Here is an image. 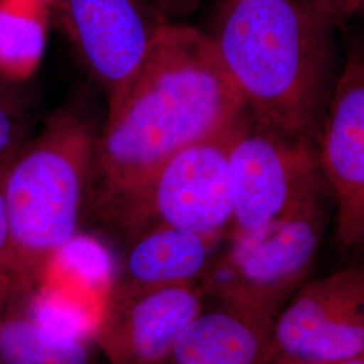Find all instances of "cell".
I'll return each mask as SVG.
<instances>
[{
    "label": "cell",
    "instance_id": "cell-6",
    "mask_svg": "<svg viewBox=\"0 0 364 364\" xmlns=\"http://www.w3.org/2000/svg\"><path fill=\"white\" fill-rule=\"evenodd\" d=\"M228 165L234 203L230 236L324 201L328 188L317 144L274 130L247 108L231 131Z\"/></svg>",
    "mask_w": 364,
    "mask_h": 364
},
{
    "label": "cell",
    "instance_id": "cell-7",
    "mask_svg": "<svg viewBox=\"0 0 364 364\" xmlns=\"http://www.w3.org/2000/svg\"><path fill=\"white\" fill-rule=\"evenodd\" d=\"M360 353H364V257L299 287L275 318L272 359L333 362Z\"/></svg>",
    "mask_w": 364,
    "mask_h": 364
},
{
    "label": "cell",
    "instance_id": "cell-1",
    "mask_svg": "<svg viewBox=\"0 0 364 364\" xmlns=\"http://www.w3.org/2000/svg\"><path fill=\"white\" fill-rule=\"evenodd\" d=\"M246 108L210 36L166 23L142 65L109 97L95 149L96 204L134 191L183 147L230 130Z\"/></svg>",
    "mask_w": 364,
    "mask_h": 364
},
{
    "label": "cell",
    "instance_id": "cell-8",
    "mask_svg": "<svg viewBox=\"0 0 364 364\" xmlns=\"http://www.w3.org/2000/svg\"><path fill=\"white\" fill-rule=\"evenodd\" d=\"M336 204L335 245L346 259L364 254V49L350 53L336 78L317 144Z\"/></svg>",
    "mask_w": 364,
    "mask_h": 364
},
{
    "label": "cell",
    "instance_id": "cell-13",
    "mask_svg": "<svg viewBox=\"0 0 364 364\" xmlns=\"http://www.w3.org/2000/svg\"><path fill=\"white\" fill-rule=\"evenodd\" d=\"M31 291L0 309V364H91L90 340L57 336L36 321L27 306Z\"/></svg>",
    "mask_w": 364,
    "mask_h": 364
},
{
    "label": "cell",
    "instance_id": "cell-18",
    "mask_svg": "<svg viewBox=\"0 0 364 364\" xmlns=\"http://www.w3.org/2000/svg\"><path fill=\"white\" fill-rule=\"evenodd\" d=\"M269 364H364V353L352 356L348 359L333 360V362H299V360H291L285 358H273Z\"/></svg>",
    "mask_w": 364,
    "mask_h": 364
},
{
    "label": "cell",
    "instance_id": "cell-15",
    "mask_svg": "<svg viewBox=\"0 0 364 364\" xmlns=\"http://www.w3.org/2000/svg\"><path fill=\"white\" fill-rule=\"evenodd\" d=\"M9 165L0 168V309L19 289L14 282L10 273L7 272L6 263H4V255H6L7 243H9V227H7L6 201H4V178H6V171Z\"/></svg>",
    "mask_w": 364,
    "mask_h": 364
},
{
    "label": "cell",
    "instance_id": "cell-11",
    "mask_svg": "<svg viewBox=\"0 0 364 364\" xmlns=\"http://www.w3.org/2000/svg\"><path fill=\"white\" fill-rule=\"evenodd\" d=\"M196 316L177 338L174 364H269L274 323L252 313L216 305Z\"/></svg>",
    "mask_w": 364,
    "mask_h": 364
},
{
    "label": "cell",
    "instance_id": "cell-14",
    "mask_svg": "<svg viewBox=\"0 0 364 364\" xmlns=\"http://www.w3.org/2000/svg\"><path fill=\"white\" fill-rule=\"evenodd\" d=\"M36 105L25 87L0 76V168L9 165L34 136Z\"/></svg>",
    "mask_w": 364,
    "mask_h": 364
},
{
    "label": "cell",
    "instance_id": "cell-10",
    "mask_svg": "<svg viewBox=\"0 0 364 364\" xmlns=\"http://www.w3.org/2000/svg\"><path fill=\"white\" fill-rule=\"evenodd\" d=\"M84 63L112 97L142 65L170 21L149 0H65Z\"/></svg>",
    "mask_w": 364,
    "mask_h": 364
},
{
    "label": "cell",
    "instance_id": "cell-2",
    "mask_svg": "<svg viewBox=\"0 0 364 364\" xmlns=\"http://www.w3.org/2000/svg\"><path fill=\"white\" fill-rule=\"evenodd\" d=\"M338 26L331 0H227L210 38L252 117L318 144Z\"/></svg>",
    "mask_w": 364,
    "mask_h": 364
},
{
    "label": "cell",
    "instance_id": "cell-4",
    "mask_svg": "<svg viewBox=\"0 0 364 364\" xmlns=\"http://www.w3.org/2000/svg\"><path fill=\"white\" fill-rule=\"evenodd\" d=\"M326 227L324 201L230 236L198 281L213 304L275 321L312 267Z\"/></svg>",
    "mask_w": 364,
    "mask_h": 364
},
{
    "label": "cell",
    "instance_id": "cell-17",
    "mask_svg": "<svg viewBox=\"0 0 364 364\" xmlns=\"http://www.w3.org/2000/svg\"><path fill=\"white\" fill-rule=\"evenodd\" d=\"M331 3L340 25L353 16H364V0H331Z\"/></svg>",
    "mask_w": 364,
    "mask_h": 364
},
{
    "label": "cell",
    "instance_id": "cell-9",
    "mask_svg": "<svg viewBox=\"0 0 364 364\" xmlns=\"http://www.w3.org/2000/svg\"><path fill=\"white\" fill-rule=\"evenodd\" d=\"M198 284L112 289L93 341L111 364L168 362L183 329L204 308Z\"/></svg>",
    "mask_w": 364,
    "mask_h": 364
},
{
    "label": "cell",
    "instance_id": "cell-20",
    "mask_svg": "<svg viewBox=\"0 0 364 364\" xmlns=\"http://www.w3.org/2000/svg\"><path fill=\"white\" fill-rule=\"evenodd\" d=\"M161 364H174V363H171V362H169V360H168V362H164V363H161Z\"/></svg>",
    "mask_w": 364,
    "mask_h": 364
},
{
    "label": "cell",
    "instance_id": "cell-12",
    "mask_svg": "<svg viewBox=\"0 0 364 364\" xmlns=\"http://www.w3.org/2000/svg\"><path fill=\"white\" fill-rule=\"evenodd\" d=\"M215 237L156 224L130 240L117 284L164 287L198 284L213 259Z\"/></svg>",
    "mask_w": 364,
    "mask_h": 364
},
{
    "label": "cell",
    "instance_id": "cell-3",
    "mask_svg": "<svg viewBox=\"0 0 364 364\" xmlns=\"http://www.w3.org/2000/svg\"><path fill=\"white\" fill-rule=\"evenodd\" d=\"M96 136L70 114L49 119L9 165L7 272L36 289L54 255L77 236L91 196Z\"/></svg>",
    "mask_w": 364,
    "mask_h": 364
},
{
    "label": "cell",
    "instance_id": "cell-5",
    "mask_svg": "<svg viewBox=\"0 0 364 364\" xmlns=\"http://www.w3.org/2000/svg\"><path fill=\"white\" fill-rule=\"evenodd\" d=\"M232 129L183 147L134 191L97 203L102 216L130 240L156 224L215 239L230 231L234 203L228 147Z\"/></svg>",
    "mask_w": 364,
    "mask_h": 364
},
{
    "label": "cell",
    "instance_id": "cell-16",
    "mask_svg": "<svg viewBox=\"0 0 364 364\" xmlns=\"http://www.w3.org/2000/svg\"><path fill=\"white\" fill-rule=\"evenodd\" d=\"M159 13L168 19L171 16H183L195 11L203 0H149Z\"/></svg>",
    "mask_w": 364,
    "mask_h": 364
},
{
    "label": "cell",
    "instance_id": "cell-19",
    "mask_svg": "<svg viewBox=\"0 0 364 364\" xmlns=\"http://www.w3.org/2000/svg\"><path fill=\"white\" fill-rule=\"evenodd\" d=\"M25 1H34V3H38V0H25Z\"/></svg>",
    "mask_w": 364,
    "mask_h": 364
}]
</instances>
